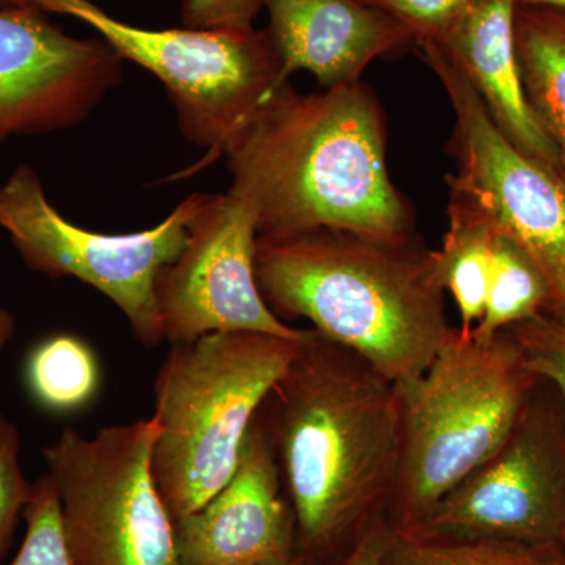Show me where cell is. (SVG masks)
Masks as SVG:
<instances>
[{"label":"cell","mask_w":565,"mask_h":565,"mask_svg":"<svg viewBox=\"0 0 565 565\" xmlns=\"http://www.w3.org/2000/svg\"><path fill=\"white\" fill-rule=\"evenodd\" d=\"M258 418L296 514L299 552L318 565L337 559L392 503L403 452L396 385L310 329Z\"/></svg>","instance_id":"obj_1"},{"label":"cell","mask_w":565,"mask_h":565,"mask_svg":"<svg viewBox=\"0 0 565 565\" xmlns=\"http://www.w3.org/2000/svg\"><path fill=\"white\" fill-rule=\"evenodd\" d=\"M223 156L258 236L330 228L414 241V212L386 169L384 110L362 81L310 95L288 82Z\"/></svg>","instance_id":"obj_2"},{"label":"cell","mask_w":565,"mask_h":565,"mask_svg":"<svg viewBox=\"0 0 565 565\" xmlns=\"http://www.w3.org/2000/svg\"><path fill=\"white\" fill-rule=\"evenodd\" d=\"M256 282L278 319L362 356L394 385L419 377L452 332L434 252L316 228L258 236Z\"/></svg>","instance_id":"obj_3"},{"label":"cell","mask_w":565,"mask_h":565,"mask_svg":"<svg viewBox=\"0 0 565 565\" xmlns=\"http://www.w3.org/2000/svg\"><path fill=\"white\" fill-rule=\"evenodd\" d=\"M305 337L222 332L172 343L154 382L152 475L173 522L232 478L256 415Z\"/></svg>","instance_id":"obj_4"},{"label":"cell","mask_w":565,"mask_h":565,"mask_svg":"<svg viewBox=\"0 0 565 565\" xmlns=\"http://www.w3.org/2000/svg\"><path fill=\"white\" fill-rule=\"evenodd\" d=\"M537 382L508 334L482 341L452 329L430 366L396 385L403 452L390 526L418 530L504 444Z\"/></svg>","instance_id":"obj_5"},{"label":"cell","mask_w":565,"mask_h":565,"mask_svg":"<svg viewBox=\"0 0 565 565\" xmlns=\"http://www.w3.org/2000/svg\"><path fill=\"white\" fill-rule=\"evenodd\" d=\"M44 13L84 22L122 61L161 81L185 140L223 156L264 104L288 84L269 32L143 29L110 17L92 0H44Z\"/></svg>","instance_id":"obj_6"},{"label":"cell","mask_w":565,"mask_h":565,"mask_svg":"<svg viewBox=\"0 0 565 565\" xmlns=\"http://www.w3.org/2000/svg\"><path fill=\"white\" fill-rule=\"evenodd\" d=\"M156 419L84 437L65 429L43 448L74 565H178L174 522L154 475Z\"/></svg>","instance_id":"obj_7"},{"label":"cell","mask_w":565,"mask_h":565,"mask_svg":"<svg viewBox=\"0 0 565 565\" xmlns=\"http://www.w3.org/2000/svg\"><path fill=\"white\" fill-rule=\"evenodd\" d=\"M202 199L192 193L154 228L96 233L66 221L46 199L39 173L20 166L0 185V226L29 269L92 286L117 305L141 344L154 348L163 341L156 281L184 248L188 222Z\"/></svg>","instance_id":"obj_8"},{"label":"cell","mask_w":565,"mask_h":565,"mask_svg":"<svg viewBox=\"0 0 565 565\" xmlns=\"http://www.w3.org/2000/svg\"><path fill=\"white\" fill-rule=\"evenodd\" d=\"M423 61L444 85L452 110L449 199L473 207L494 232L514 241L544 275L553 310L565 308V181L500 131L460 71L433 43Z\"/></svg>","instance_id":"obj_9"},{"label":"cell","mask_w":565,"mask_h":565,"mask_svg":"<svg viewBox=\"0 0 565 565\" xmlns=\"http://www.w3.org/2000/svg\"><path fill=\"white\" fill-rule=\"evenodd\" d=\"M415 531L565 550V418L531 394L504 444Z\"/></svg>","instance_id":"obj_10"},{"label":"cell","mask_w":565,"mask_h":565,"mask_svg":"<svg viewBox=\"0 0 565 565\" xmlns=\"http://www.w3.org/2000/svg\"><path fill=\"white\" fill-rule=\"evenodd\" d=\"M258 228L250 204L236 193H203L188 222L184 248L156 281L163 341L203 334L258 332L303 338L270 311L255 274Z\"/></svg>","instance_id":"obj_11"},{"label":"cell","mask_w":565,"mask_h":565,"mask_svg":"<svg viewBox=\"0 0 565 565\" xmlns=\"http://www.w3.org/2000/svg\"><path fill=\"white\" fill-rule=\"evenodd\" d=\"M103 39H74L46 13L0 9V148L14 137L76 128L122 82Z\"/></svg>","instance_id":"obj_12"},{"label":"cell","mask_w":565,"mask_h":565,"mask_svg":"<svg viewBox=\"0 0 565 565\" xmlns=\"http://www.w3.org/2000/svg\"><path fill=\"white\" fill-rule=\"evenodd\" d=\"M280 468L258 415L232 478L174 522L178 565H294L299 533Z\"/></svg>","instance_id":"obj_13"},{"label":"cell","mask_w":565,"mask_h":565,"mask_svg":"<svg viewBox=\"0 0 565 565\" xmlns=\"http://www.w3.org/2000/svg\"><path fill=\"white\" fill-rule=\"evenodd\" d=\"M281 74H313L326 88L353 84L375 58L416 46L414 33L360 0H264Z\"/></svg>","instance_id":"obj_14"},{"label":"cell","mask_w":565,"mask_h":565,"mask_svg":"<svg viewBox=\"0 0 565 565\" xmlns=\"http://www.w3.org/2000/svg\"><path fill=\"white\" fill-rule=\"evenodd\" d=\"M514 0H475L433 43L468 81L519 150L561 174L555 148L527 104L516 62ZM564 180V178H563Z\"/></svg>","instance_id":"obj_15"},{"label":"cell","mask_w":565,"mask_h":565,"mask_svg":"<svg viewBox=\"0 0 565 565\" xmlns=\"http://www.w3.org/2000/svg\"><path fill=\"white\" fill-rule=\"evenodd\" d=\"M514 44L527 104L565 181V11L515 6Z\"/></svg>","instance_id":"obj_16"},{"label":"cell","mask_w":565,"mask_h":565,"mask_svg":"<svg viewBox=\"0 0 565 565\" xmlns=\"http://www.w3.org/2000/svg\"><path fill=\"white\" fill-rule=\"evenodd\" d=\"M448 232L434 252L435 270L445 291L455 297L460 333L470 334L484 315L492 275L494 230L473 207L449 199Z\"/></svg>","instance_id":"obj_17"},{"label":"cell","mask_w":565,"mask_h":565,"mask_svg":"<svg viewBox=\"0 0 565 565\" xmlns=\"http://www.w3.org/2000/svg\"><path fill=\"white\" fill-rule=\"evenodd\" d=\"M381 565H565V550L401 531L388 523Z\"/></svg>","instance_id":"obj_18"},{"label":"cell","mask_w":565,"mask_h":565,"mask_svg":"<svg viewBox=\"0 0 565 565\" xmlns=\"http://www.w3.org/2000/svg\"><path fill=\"white\" fill-rule=\"evenodd\" d=\"M546 310H553V300L544 275L514 241L494 233L484 315L471 334L478 340H492L509 327Z\"/></svg>","instance_id":"obj_19"},{"label":"cell","mask_w":565,"mask_h":565,"mask_svg":"<svg viewBox=\"0 0 565 565\" xmlns=\"http://www.w3.org/2000/svg\"><path fill=\"white\" fill-rule=\"evenodd\" d=\"M33 399L55 414H68L90 404L102 382L96 353L74 334L46 338L32 349L25 366Z\"/></svg>","instance_id":"obj_20"},{"label":"cell","mask_w":565,"mask_h":565,"mask_svg":"<svg viewBox=\"0 0 565 565\" xmlns=\"http://www.w3.org/2000/svg\"><path fill=\"white\" fill-rule=\"evenodd\" d=\"M22 519L25 520L24 541L9 565H74L63 533L57 490L50 476H41L33 482Z\"/></svg>","instance_id":"obj_21"},{"label":"cell","mask_w":565,"mask_h":565,"mask_svg":"<svg viewBox=\"0 0 565 565\" xmlns=\"http://www.w3.org/2000/svg\"><path fill=\"white\" fill-rule=\"evenodd\" d=\"M503 333L514 341L527 370L555 386L565 404V308L546 310Z\"/></svg>","instance_id":"obj_22"},{"label":"cell","mask_w":565,"mask_h":565,"mask_svg":"<svg viewBox=\"0 0 565 565\" xmlns=\"http://www.w3.org/2000/svg\"><path fill=\"white\" fill-rule=\"evenodd\" d=\"M20 452L21 434L17 424L0 414V564L9 553L33 492V482L22 471Z\"/></svg>","instance_id":"obj_23"},{"label":"cell","mask_w":565,"mask_h":565,"mask_svg":"<svg viewBox=\"0 0 565 565\" xmlns=\"http://www.w3.org/2000/svg\"><path fill=\"white\" fill-rule=\"evenodd\" d=\"M399 21L416 40H437L465 13L475 0H360Z\"/></svg>","instance_id":"obj_24"},{"label":"cell","mask_w":565,"mask_h":565,"mask_svg":"<svg viewBox=\"0 0 565 565\" xmlns=\"http://www.w3.org/2000/svg\"><path fill=\"white\" fill-rule=\"evenodd\" d=\"M264 0H181V22L188 29L248 31Z\"/></svg>","instance_id":"obj_25"},{"label":"cell","mask_w":565,"mask_h":565,"mask_svg":"<svg viewBox=\"0 0 565 565\" xmlns=\"http://www.w3.org/2000/svg\"><path fill=\"white\" fill-rule=\"evenodd\" d=\"M386 533L388 520L386 515H381L352 542L349 548L333 559L332 565H381Z\"/></svg>","instance_id":"obj_26"},{"label":"cell","mask_w":565,"mask_h":565,"mask_svg":"<svg viewBox=\"0 0 565 565\" xmlns=\"http://www.w3.org/2000/svg\"><path fill=\"white\" fill-rule=\"evenodd\" d=\"M17 333V319L7 308L0 307V352L13 340Z\"/></svg>","instance_id":"obj_27"},{"label":"cell","mask_w":565,"mask_h":565,"mask_svg":"<svg viewBox=\"0 0 565 565\" xmlns=\"http://www.w3.org/2000/svg\"><path fill=\"white\" fill-rule=\"evenodd\" d=\"M44 0H0V9H28L43 11Z\"/></svg>","instance_id":"obj_28"},{"label":"cell","mask_w":565,"mask_h":565,"mask_svg":"<svg viewBox=\"0 0 565 565\" xmlns=\"http://www.w3.org/2000/svg\"><path fill=\"white\" fill-rule=\"evenodd\" d=\"M514 3L520 7H548L565 11V0H514Z\"/></svg>","instance_id":"obj_29"},{"label":"cell","mask_w":565,"mask_h":565,"mask_svg":"<svg viewBox=\"0 0 565 565\" xmlns=\"http://www.w3.org/2000/svg\"><path fill=\"white\" fill-rule=\"evenodd\" d=\"M294 565H318V564H316L315 561L311 559V557L305 556V555H302V553H299V557H297V561H296V563H294Z\"/></svg>","instance_id":"obj_30"}]
</instances>
